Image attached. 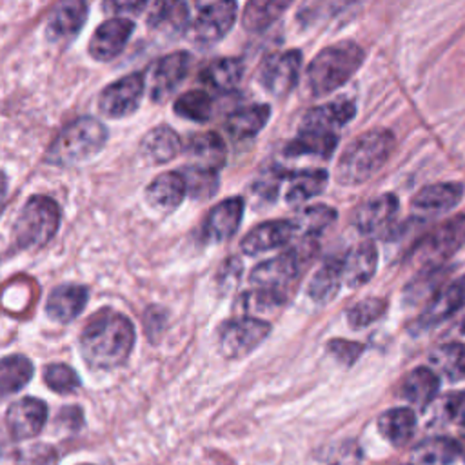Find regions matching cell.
I'll list each match as a JSON object with an SVG mask.
<instances>
[{
    "instance_id": "cell-39",
    "label": "cell",
    "mask_w": 465,
    "mask_h": 465,
    "mask_svg": "<svg viewBox=\"0 0 465 465\" xmlns=\"http://www.w3.org/2000/svg\"><path fill=\"white\" fill-rule=\"evenodd\" d=\"M447 271L441 267H425L407 287L405 300L409 303H420L427 300V303L441 291Z\"/></svg>"
},
{
    "instance_id": "cell-42",
    "label": "cell",
    "mask_w": 465,
    "mask_h": 465,
    "mask_svg": "<svg viewBox=\"0 0 465 465\" xmlns=\"http://www.w3.org/2000/svg\"><path fill=\"white\" fill-rule=\"evenodd\" d=\"M385 309L387 302L383 298H365L347 311V322L352 329H361L381 318Z\"/></svg>"
},
{
    "instance_id": "cell-11",
    "label": "cell",
    "mask_w": 465,
    "mask_h": 465,
    "mask_svg": "<svg viewBox=\"0 0 465 465\" xmlns=\"http://www.w3.org/2000/svg\"><path fill=\"white\" fill-rule=\"evenodd\" d=\"M398 196L383 193L361 203L352 214V225L367 236H381L391 231L398 214Z\"/></svg>"
},
{
    "instance_id": "cell-2",
    "label": "cell",
    "mask_w": 465,
    "mask_h": 465,
    "mask_svg": "<svg viewBox=\"0 0 465 465\" xmlns=\"http://www.w3.org/2000/svg\"><path fill=\"white\" fill-rule=\"evenodd\" d=\"M394 136L387 129H372L354 138L336 163V180L341 185H358L372 178L389 160Z\"/></svg>"
},
{
    "instance_id": "cell-30",
    "label": "cell",
    "mask_w": 465,
    "mask_h": 465,
    "mask_svg": "<svg viewBox=\"0 0 465 465\" xmlns=\"http://www.w3.org/2000/svg\"><path fill=\"white\" fill-rule=\"evenodd\" d=\"M338 143V134L314 131V129H300L298 134L287 143V156H320L323 160L331 158L334 147Z\"/></svg>"
},
{
    "instance_id": "cell-16",
    "label": "cell",
    "mask_w": 465,
    "mask_h": 465,
    "mask_svg": "<svg viewBox=\"0 0 465 465\" xmlns=\"http://www.w3.org/2000/svg\"><path fill=\"white\" fill-rule=\"evenodd\" d=\"M47 420V405L38 398H22L9 405L5 423L13 438L27 440L36 436Z\"/></svg>"
},
{
    "instance_id": "cell-10",
    "label": "cell",
    "mask_w": 465,
    "mask_h": 465,
    "mask_svg": "<svg viewBox=\"0 0 465 465\" xmlns=\"http://www.w3.org/2000/svg\"><path fill=\"white\" fill-rule=\"evenodd\" d=\"M145 89V78L142 73H131L116 82L109 84L98 98V107L105 116L122 118L129 116L140 105V98Z\"/></svg>"
},
{
    "instance_id": "cell-26",
    "label": "cell",
    "mask_w": 465,
    "mask_h": 465,
    "mask_svg": "<svg viewBox=\"0 0 465 465\" xmlns=\"http://www.w3.org/2000/svg\"><path fill=\"white\" fill-rule=\"evenodd\" d=\"M440 378L430 367L412 369L400 385V396L416 409H425L438 394Z\"/></svg>"
},
{
    "instance_id": "cell-17",
    "label": "cell",
    "mask_w": 465,
    "mask_h": 465,
    "mask_svg": "<svg viewBox=\"0 0 465 465\" xmlns=\"http://www.w3.org/2000/svg\"><path fill=\"white\" fill-rule=\"evenodd\" d=\"M296 234L292 220H271L252 227L242 240L240 247L245 254H260L291 242Z\"/></svg>"
},
{
    "instance_id": "cell-25",
    "label": "cell",
    "mask_w": 465,
    "mask_h": 465,
    "mask_svg": "<svg viewBox=\"0 0 465 465\" xmlns=\"http://www.w3.org/2000/svg\"><path fill=\"white\" fill-rule=\"evenodd\" d=\"M87 303V289L78 283H64L51 291L45 312L58 323L73 322Z\"/></svg>"
},
{
    "instance_id": "cell-38",
    "label": "cell",
    "mask_w": 465,
    "mask_h": 465,
    "mask_svg": "<svg viewBox=\"0 0 465 465\" xmlns=\"http://www.w3.org/2000/svg\"><path fill=\"white\" fill-rule=\"evenodd\" d=\"M336 220V211L325 203H316L305 207L292 218L296 234H302L305 240L322 234L327 227H331Z\"/></svg>"
},
{
    "instance_id": "cell-47",
    "label": "cell",
    "mask_w": 465,
    "mask_h": 465,
    "mask_svg": "<svg viewBox=\"0 0 465 465\" xmlns=\"http://www.w3.org/2000/svg\"><path fill=\"white\" fill-rule=\"evenodd\" d=\"M449 416L465 425V391L454 394L450 400H449Z\"/></svg>"
},
{
    "instance_id": "cell-13",
    "label": "cell",
    "mask_w": 465,
    "mask_h": 465,
    "mask_svg": "<svg viewBox=\"0 0 465 465\" xmlns=\"http://www.w3.org/2000/svg\"><path fill=\"white\" fill-rule=\"evenodd\" d=\"M191 65V54L185 51H174L162 56L151 65L149 73V96L154 102L167 98L187 76Z\"/></svg>"
},
{
    "instance_id": "cell-6",
    "label": "cell",
    "mask_w": 465,
    "mask_h": 465,
    "mask_svg": "<svg viewBox=\"0 0 465 465\" xmlns=\"http://www.w3.org/2000/svg\"><path fill=\"white\" fill-rule=\"evenodd\" d=\"M465 243V214H458L430 231L412 251L414 262L425 267H440Z\"/></svg>"
},
{
    "instance_id": "cell-45",
    "label": "cell",
    "mask_w": 465,
    "mask_h": 465,
    "mask_svg": "<svg viewBox=\"0 0 465 465\" xmlns=\"http://www.w3.org/2000/svg\"><path fill=\"white\" fill-rule=\"evenodd\" d=\"M182 174H183V178H185L187 191H189L194 198H203V196L214 194L218 174L205 173V171H200V169H194V167H187Z\"/></svg>"
},
{
    "instance_id": "cell-49",
    "label": "cell",
    "mask_w": 465,
    "mask_h": 465,
    "mask_svg": "<svg viewBox=\"0 0 465 465\" xmlns=\"http://www.w3.org/2000/svg\"><path fill=\"white\" fill-rule=\"evenodd\" d=\"M463 331H465V322H463Z\"/></svg>"
},
{
    "instance_id": "cell-3",
    "label": "cell",
    "mask_w": 465,
    "mask_h": 465,
    "mask_svg": "<svg viewBox=\"0 0 465 465\" xmlns=\"http://www.w3.org/2000/svg\"><path fill=\"white\" fill-rule=\"evenodd\" d=\"M363 49L354 42H340L322 49L307 67V85L322 96L343 85L363 64Z\"/></svg>"
},
{
    "instance_id": "cell-46",
    "label": "cell",
    "mask_w": 465,
    "mask_h": 465,
    "mask_svg": "<svg viewBox=\"0 0 465 465\" xmlns=\"http://www.w3.org/2000/svg\"><path fill=\"white\" fill-rule=\"evenodd\" d=\"M327 351H329L338 361H341L343 365H352V363L358 360V356L363 352V345L358 343V341L336 338V340H331V341L327 343Z\"/></svg>"
},
{
    "instance_id": "cell-31",
    "label": "cell",
    "mask_w": 465,
    "mask_h": 465,
    "mask_svg": "<svg viewBox=\"0 0 465 465\" xmlns=\"http://www.w3.org/2000/svg\"><path fill=\"white\" fill-rule=\"evenodd\" d=\"M380 434L392 445H405L416 430V414L411 407H394L378 418Z\"/></svg>"
},
{
    "instance_id": "cell-36",
    "label": "cell",
    "mask_w": 465,
    "mask_h": 465,
    "mask_svg": "<svg viewBox=\"0 0 465 465\" xmlns=\"http://www.w3.org/2000/svg\"><path fill=\"white\" fill-rule=\"evenodd\" d=\"M189 5L183 2H158L151 5L149 25L163 33H180L189 25Z\"/></svg>"
},
{
    "instance_id": "cell-21",
    "label": "cell",
    "mask_w": 465,
    "mask_h": 465,
    "mask_svg": "<svg viewBox=\"0 0 465 465\" xmlns=\"http://www.w3.org/2000/svg\"><path fill=\"white\" fill-rule=\"evenodd\" d=\"M87 4L80 0L60 2L54 5L47 18L45 35L51 42H67L71 40L85 24Z\"/></svg>"
},
{
    "instance_id": "cell-29",
    "label": "cell",
    "mask_w": 465,
    "mask_h": 465,
    "mask_svg": "<svg viewBox=\"0 0 465 465\" xmlns=\"http://www.w3.org/2000/svg\"><path fill=\"white\" fill-rule=\"evenodd\" d=\"M243 76V62L234 56L216 58L207 64L202 73L200 80L216 93H229L232 91Z\"/></svg>"
},
{
    "instance_id": "cell-12",
    "label": "cell",
    "mask_w": 465,
    "mask_h": 465,
    "mask_svg": "<svg viewBox=\"0 0 465 465\" xmlns=\"http://www.w3.org/2000/svg\"><path fill=\"white\" fill-rule=\"evenodd\" d=\"M303 254L298 249L282 252L274 258H269L262 263H258L249 276V282L256 289H267V291H282L287 283H291L302 267Z\"/></svg>"
},
{
    "instance_id": "cell-19",
    "label": "cell",
    "mask_w": 465,
    "mask_h": 465,
    "mask_svg": "<svg viewBox=\"0 0 465 465\" xmlns=\"http://www.w3.org/2000/svg\"><path fill=\"white\" fill-rule=\"evenodd\" d=\"M185 153L191 160L189 167L218 174V171L225 165L227 149L220 134L216 133H202L191 136Z\"/></svg>"
},
{
    "instance_id": "cell-37",
    "label": "cell",
    "mask_w": 465,
    "mask_h": 465,
    "mask_svg": "<svg viewBox=\"0 0 465 465\" xmlns=\"http://www.w3.org/2000/svg\"><path fill=\"white\" fill-rule=\"evenodd\" d=\"M430 369L449 380L465 376V343H445L430 352Z\"/></svg>"
},
{
    "instance_id": "cell-41",
    "label": "cell",
    "mask_w": 465,
    "mask_h": 465,
    "mask_svg": "<svg viewBox=\"0 0 465 465\" xmlns=\"http://www.w3.org/2000/svg\"><path fill=\"white\" fill-rule=\"evenodd\" d=\"M287 5L285 2H249L243 9L242 24L247 31H262L269 27Z\"/></svg>"
},
{
    "instance_id": "cell-7",
    "label": "cell",
    "mask_w": 465,
    "mask_h": 465,
    "mask_svg": "<svg viewBox=\"0 0 465 465\" xmlns=\"http://www.w3.org/2000/svg\"><path fill=\"white\" fill-rule=\"evenodd\" d=\"M196 15L189 20L187 36L196 44H214L223 38L236 20L234 2H198Z\"/></svg>"
},
{
    "instance_id": "cell-14",
    "label": "cell",
    "mask_w": 465,
    "mask_h": 465,
    "mask_svg": "<svg viewBox=\"0 0 465 465\" xmlns=\"http://www.w3.org/2000/svg\"><path fill=\"white\" fill-rule=\"evenodd\" d=\"M465 303V278H458L445 287L429 302L414 322L416 331H425L440 325L447 318L454 316Z\"/></svg>"
},
{
    "instance_id": "cell-18",
    "label": "cell",
    "mask_w": 465,
    "mask_h": 465,
    "mask_svg": "<svg viewBox=\"0 0 465 465\" xmlns=\"http://www.w3.org/2000/svg\"><path fill=\"white\" fill-rule=\"evenodd\" d=\"M243 200L240 196H231L216 203L205 218L203 236L211 242H225L234 236L242 223Z\"/></svg>"
},
{
    "instance_id": "cell-34",
    "label": "cell",
    "mask_w": 465,
    "mask_h": 465,
    "mask_svg": "<svg viewBox=\"0 0 465 465\" xmlns=\"http://www.w3.org/2000/svg\"><path fill=\"white\" fill-rule=\"evenodd\" d=\"M460 452L461 449L454 440L434 436L416 445L412 460L414 465H450L460 456Z\"/></svg>"
},
{
    "instance_id": "cell-9",
    "label": "cell",
    "mask_w": 465,
    "mask_h": 465,
    "mask_svg": "<svg viewBox=\"0 0 465 465\" xmlns=\"http://www.w3.org/2000/svg\"><path fill=\"white\" fill-rule=\"evenodd\" d=\"M302 53L296 49L271 54L260 67L258 80L267 93L272 96L289 94L300 76Z\"/></svg>"
},
{
    "instance_id": "cell-27",
    "label": "cell",
    "mask_w": 465,
    "mask_h": 465,
    "mask_svg": "<svg viewBox=\"0 0 465 465\" xmlns=\"http://www.w3.org/2000/svg\"><path fill=\"white\" fill-rule=\"evenodd\" d=\"M182 149L178 133L169 125H158L151 129L140 142V153L143 158L154 163H165L173 160Z\"/></svg>"
},
{
    "instance_id": "cell-43",
    "label": "cell",
    "mask_w": 465,
    "mask_h": 465,
    "mask_svg": "<svg viewBox=\"0 0 465 465\" xmlns=\"http://www.w3.org/2000/svg\"><path fill=\"white\" fill-rule=\"evenodd\" d=\"M44 380L47 387L58 394H67L80 387V378L76 371L65 363L47 365L44 371Z\"/></svg>"
},
{
    "instance_id": "cell-35",
    "label": "cell",
    "mask_w": 465,
    "mask_h": 465,
    "mask_svg": "<svg viewBox=\"0 0 465 465\" xmlns=\"http://www.w3.org/2000/svg\"><path fill=\"white\" fill-rule=\"evenodd\" d=\"M33 378V363L22 354H11L0 360V400L18 392Z\"/></svg>"
},
{
    "instance_id": "cell-20",
    "label": "cell",
    "mask_w": 465,
    "mask_h": 465,
    "mask_svg": "<svg viewBox=\"0 0 465 465\" xmlns=\"http://www.w3.org/2000/svg\"><path fill=\"white\" fill-rule=\"evenodd\" d=\"M465 187L458 182H440L421 187L412 196V207L421 214H440L456 207L463 198Z\"/></svg>"
},
{
    "instance_id": "cell-8",
    "label": "cell",
    "mask_w": 465,
    "mask_h": 465,
    "mask_svg": "<svg viewBox=\"0 0 465 465\" xmlns=\"http://www.w3.org/2000/svg\"><path fill=\"white\" fill-rule=\"evenodd\" d=\"M271 332V323L254 316L232 318L222 323L218 345L225 358H242L252 352Z\"/></svg>"
},
{
    "instance_id": "cell-50",
    "label": "cell",
    "mask_w": 465,
    "mask_h": 465,
    "mask_svg": "<svg viewBox=\"0 0 465 465\" xmlns=\"http://www.w3.org/2000/svg\"><path fill=\"white\" fill-rule=\"evenodd\" d=\"M84 465H89V463H84Z\"/></svg>"
},
{
    "instance_id": "cell-1",
    "label": "cell",
    "mask_w": 465,
    "mask_h": 465,
    "mask_svg": "<svg viewBox=\"0 0 465 465\" xmlns=\"http://www.w3.org/2000/svg\"><path fill=\"white\" fill-rule=\"evenodd\" d=\"M134 345V325L113 309L94 314L80 334V351L91 369L111 371L120 367Z\"/></svg>"
},
{
    "instance_id": "cell-15",
    "label": "cell",
    "mask_w": 465,
    "mask_h": 465,
    "mask_svg": "<svg viewBox=\"0 0 465 465\" xmlns=\"http://www.w3.org/2000/svg\"><path fill=\"white\" fill-rule=\"evenodd\" d=\"M134 29L133 20L114 16L98 25L89 40V54L96 60H111L122 53Z\"/></svg>"
},
{
    "instance_id": "cell-5",
    "label": "cell",
    "mask_w": 465,
    "mask_h": 465,
    "mask_svg": "<svg viewBox=\"0 0 465 465\" xmlns=\"http://www.w3.org/2000/svg\"><path fill=\"white\" fill-rule=\"evenodd\" d=\"M60 209L54 200L44 194L31 196L22 207L15 225L13 238L20 249L44 247L58 231Z\"/></svg>"
},
{
    "instance_id": "cell-32",
    "label": "cell",
    "mask_w": 465,
    "mask_h": 465,
    "mask_svg": "<svg viewBox=\"0 0 465 465\" xmlns=\"http://www.w3.org/2000/svg\"><path fill=\"white\" fill-rule=\"evenodd\" d=\"M329 174L323 169H305V171H294L287 173V191L285 200L287 203H303L311 200L312 196L320 194L327 185Z\"/></svg>"
},
{
    "instance_id": "cell-40",
    "label": "cell",
    "mask_w": 465,
    "mask_h": 465,
    "mask_svg": "<svg viewBox=\"0 0 465 465\" xmlns=\"http://www.w3.org/2000/svg\"><path fill=\"white\" fill-rule=\"evenodd\" d=\"M174 113L185 120L203 124L211 118L213 113V100L202 89H193L183 93L174 102Z\"/></svg>"
},
{
    "instance_id": "cell-4",
    "label": "cell",
    "mask_w": 465,
    "mask_h": 465,
    "mask_svg": "<svg viewBox=\"0 0 465 465\" xmlns=\"http://www.w3.org/2000/svg\"><path fill=\"white\" fill-rule=\"evenodd\" d=\"M107 140L105 125L93 116L69 122L53 140L45 160L54 165H73L94 156Z\"/></svg>"
},
{
    "instance_id": "cell-44",
    "label": "cell",
    "mask_w": 465,
    "mask_h": 465,
    "mask_svg": "<svg viewBox=\"0 0 465 465\" xmlns=\"http://www.w3.org/2000/svg\"><path fill=\"white\" fill-rule=\"evenodd\" d=\"M242 311L247 312H267L271 309H276L283 305V296L278 291H267V289H256L242 296L240 300Z\"/></svg>"
},
{
    "instance_id": "cell-28",
    "label": "cell",
    "mask_w": 465,
    "mask_h": 465,
    "mask_svg": "<svg viewBox=\"0 0 465 465\" xmlns=\"http://www.w3.org/2000/svg\"><path fill=\"white\" fill-rule=\"evenodd\" d=\"M269 116H271V107L265 104L240 107L229 114L225 122V129L229 136L236 142L249 140L263 129Z\"/></svg>"
},
{
    "instance_id": "cell-48",
    "label": "cell",
    "mask_w": 465,
    "mask_h": 465,
    "mask_svg": "<svg viewBox=\"0 0 465 465\" xmlns=\"http://www.w3.org/2000/svg\"><path fill=\"white\" fill-rule=\"evenodd\" d=\"M5 198H7V176L0 171V213L4 209Z\"/></svg>"
},
{
    "instance_id": "cell-33",
    "label": "cell",
    "mask_w": 465,
    "mask_h": 465,
    "mask_svg": "<svg viewBox=\"0 0 465 465\" xmlns=\"http://www.w3.org/2000/svg\"><path fill=\"white\" fill-rule=\"evenodd\" d=\"M341 283V260H329L311 278L307 285V294L312 302L323 305L338 294Z\"/></svg>"
},
{
    "instance_id": "cell-24",
    "label": "cell",
    "mask_w": 465,
    "mask_h": 465,
    "mask_svg": "<svg viewBox=\"0 0 465 465\" xmlns=\"http://www.w3.org/2000/svg\"><path fill=\"white\" fill-rule=\"evenodd\" d=\"M378 265V251L372 242H361L354 245L341 258V280L347 287H361L365 285Z\"/></svg>"
},
{
    "instance_id": "cell-23",
    "label": "cell",
    "mask_w": 465,
    "mask_h": 465,
    "mask_svg": "<svg viewBox=\"0 0 465 465\" xmlns=\"http://www.w3.org/2000/svg\"><path fill=\"white\" fill-rule=\"evenodd\" d=\"M356 114V105L351 100H336L309 109L300 124V129H314L332 133L349 124Z\"/></svg>"
},
{
    "instance_id": "cell-22",
    "label": "cell",
    "mask_w": 465,
    "mask_h": 465,
    "mask_svg": "<svg viewBox=\"0 0 465 465\" xmlns=\"http://www.w3.org/2000/svg\"><path fill=\"white\" fill-rule=\"evenodd\" d=\"M187 193V183L183 174L176 171H167L158 174L145 189L147 203L158 213H173L183 200Z\"/></svg>"
}]
</instances>
